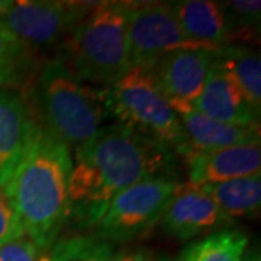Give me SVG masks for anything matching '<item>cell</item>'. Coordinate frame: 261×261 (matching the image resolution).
Segmentation results:
<instances>
[{
	"instance_id": "cell-1",
	"label": "cell",
	"mask_w": 261,
	"mask_h": 261,
	"mask_svg": "<svg viewBox=\"0 0 261 261\" xmlns=\"http://www.w3.org/2000/svg\"><path fill=\"white\" fill-rule=\"evenodd\" d=\"M176 171L173 151L126 125H105L75 149L68 221L77 228L93 229L123 190L147 178L174 177Z\"/></svg>"
},
{
	"instance_id": "cell-2",
	"label": "cell",
	"mask_w": 261,
	"mask_h": 261,
	"mask_svg": "<svg viewBox=\"0 0 261 261\" xmlns=\"http://www.w3.org/2000/svg\"><path fill=\"white\" fill-rule=\"evenodd\" d=\"M70 149L41 126L31 147L3 186L23 232L41 251L57 241L68 222Z\"/></svg>"
},
{
	"instance_id": "cell-3",
	"label": "cell",
	"mask_w": 261,
	"mask_h": 261,
	"mask_svg": "<svg viewBox=\"0 0 261 261\" xmlns=\"http://www.w3.org/2000/svg\"><path fill=\"white\" fill-rule=\"evenodd\" d=\"M29 108L38 125L68 149H79L109 116L106 89L77 80L57 57L45 61L31 87Z\"/></svg>"
},
{
	"instance_id": "cell-4",
	"label": "cell",
	"mask_w": 261,
	"mask_h": 261,
	"mask_svg": "<svg viewBox=\"0 0 261 261\" xmlns=\"http://www.w3.org/2000/svg\"><path fill=\"white\" fill-rule=\"evenodd\" d=\"M130 2H99L60 45L58 58L83 83L111 87L129 73Z\"/></svg>"
},
{
	"instance_id": "cell-5",
	"label": "cell",
	"mask_w": 261,
	"mask_h": 261,
	"mask_svg": "<svg viewBox=\"0 0 261 261\" xmlns=\"http://www.w3.org/2000/svg\"><path fill=\"white\" fill-rule=\"evenodd\" d=\"M106 108L118 123L185 157L186 138L180 116L171 109L151 73L130 68L118 83L106 87Z\"/></svg>"
},
{
	"instance_id": "cell-6",
	"label": "cell",
	"mask_w": 261,
	"mask_h": 261,
	"mask_svg": "<svg viewBox=\"0 0 261 261\" xmlns=\"http://www.w3.org/2000/svg\"><path fill=\"white\" fill-rule=\"evenodd\" d=\"M94 3L22 0L0 2V25L34 56L60 48Z\"/></svg>"
},
{
	"instance_id": "cell-7",
	"label": "cell",
	"mask_w": 261,
	"mask_h": 261,
	"mask_svg": "<svg viewBox=\"0 0 261 261\" xmlns=\"http://www.w3.org/2000/svg\"><path fill=\"white\" fill-rule=\"evenodd\" d=\"M181 183L174 177H154L128 187L109 203L92 235L106 243H126L148 233L163 215Z\"/></svg>"
},
{
	"instance_id": "cell-8",
	"label": "cell",
	"mask_w": 261,
	"mask_h": 261,
	"mask_svg": "<svg viewBox=\"0 0 261 261\" xmlns=\"http://www.w3.org/2000/svg\"><path fill=\"white\" fill-rule=\"evenodd\" d=\"M126 42L130 68L151 73L163 57L183 48H203L192 42L178 25L173 3L130 2Z\"/></svg>"
},
{
	"instance_id": "cell-9",
	"label": "cell",
	"mask_w": 261,
	"mask_h": 261,
	"mask_svg": "<svg viewBox=\"0 0 261 261\" xmlns=\"http://www.w3.org/2000/svg\"><path fill=\"white\" fill-rule=\"evenodd\" d=\"M218 51L207 48H183L163 57L151 74L171 109L178 116L193 111L209 68Z\"/></svg>"
},
{
	"instance_id": "cell-10",
	"label": "cell",
	"mask_w": 261,
	"mask_h": 261,
	"mask_svg": "<svg viewBox=\"0 0 261 261\" xmlns=\"http://www.w3.org/2000/svg\"><path fill=\"white\" fill-rule=\"evenodd\" d=\"M38 128L28 100L16 92L0 89V187L27 154Z\"/></svg>"
},
{
	"instance_id": "cell-11",
	"label": "cell",
	"mask_w": 261,
	"mask_h": 261,
	"mask_svg": "<svg viewBox=\"0 0 261 261\" xmlns=\"http://www.w3.org/2000/svg\"><path fill=\"white\" fill-rule=\"evenodd\" d=\"M193 111L225 123L260 126L258 115L244 99L241 90L219 56H216L209 68L203 90L193 103Z\"/></svg>"
},
{
	"instance_id": "cell-12",
	"label": "cell",
	"mask_w": 261,
	"mask_h": 261,
	"mask_svg": "<svg viewBox=\"0 0 261 261\" xmlns=\"http://www.w3.org/2000/svg\"><path fill=\"white\" fill-rule=\"evenodd\" d=\"M160 222L164 232L177 240L195 238L214 228L229 225L205 189L192 183H181Z\"/></svg>"
},
{
	"instance_id": "cell-13",
	"label": "cell",
	"mask_w": 261,
	"mask_h": 261,
	"mask_svg": "<svg viewBox=\"0 0 261 261\" xmlns=\"http://www.w3.org/2000/svg\"><path fill=\"white\" fill-rule=\"evenodd\" d=\"M186 160L189 183L203 186L258 174L261 168L260 142L244 144L209 152H196Z\"/></svg>"
},
{
	"instance_id": "cell-14",
	"label": "cell",
	"mask_w": 261,
	"mask_h": 261,
	"mask_svg": "<svg viewBox=\"0 0 261 261\" xmlns=\"http://www.w3.org/2000/svg\"><path fill=\"white\" fill-rule=\"evenodd\" d=\"M180 122L186 138V154L183 159L196 152H209L251 142H260V126H240L211 119L202 113L181 115Z\"/></svg>"
},
{
	"instance_id": "cell-15",
	"label": "cell",
	"mask_w": 261,
	"mask_h": 261,
	"mask_svg": "<svg viewBox=\"0 0 261 261\" xmlns=\"http://www.w3.org/2000/svg\"><path fill=\"white\" fill-rule=\"evenodd\" d=\"M178 25L192 42L219 51L226 45L222 5L212 0H183L173 3Z\"/></svg>"
},
{
	"instance_id": "cell-16",
	"label": "cell",
	"mask_w": 261,
	"mask_h": 261,
	"mask_svg": "<svg viewBox=\"0 0 261 261\" xmlns=\"http://www.w3.org/2000/svg\"><path fill=\"white\" fill-rule=\"evenodd\" d=\"M207 195L214 199L219 212L231 224L235 218L257 215L261 206V176L226 180L222 183L203 185Z\"/></svg>"
},
{
	"instance_id": "cell-17",
	"label": "cell",
	"mask_w": 261,
	"mask_h": 261,
	"mask_svg": "<svg viewBox=\"0 0 261 261\" xmlns=\"http://www.w3.org/2000/svg\"><path fill=\"white\" fill-rule=\"evenodd\" d=\"M231 73L244 99L260 116L261 111V60L254 48L245 45H224L218 53Z\"/></svg>"
},
{
	"instance_id": "cell-18",
	"label": "cell",
	"mask_w": 261,
	"mask_h": 261,
	"mask_svg": "<svg viewBox=\"0 0 261 261\" xmlns=\"http://www.w3.org/2000/svg\"><path fill=\"white\" fill-rule=\"evenodd\" d=\"M248 238L240 229H225L187 245L177 261H245Z\"/></svg>"
},
{
	"instance_id": "cell-19",
	"label": "cell",
	"mask_w": 261,
	"mask_h": 261,
	"mask_svg": "<svg viewBox=\"0 0 261 261\" xmlns=\"http://www.w3.org/2000/svg\"><path fill=\"white\" fill-rule=\"evenodd\" d=\"M225 35L226 45L235 42H258L260 38V12L258 0H232L224 2Z\"/></svg>"
},
{
	"instance_id": "cell-20",
	"label": "cell",
	"mask_w": 261,
	"mask_h": 261,
	"mask_svg": "<svg viewBox=\"0 0 261 261\" xmlns=\"http://www.w3.org/2000/svg\"><path fill=\"white\" fill-rule=\"evenodd\" d=\"M113 255L112 244L94 235L63 238L41 254L39 261H109Z\"/></svg>"
},
{
	"instance_id": "cell-21",
	"label": "cell",
	"mask_w": 261,
	"mask_h": 261,
	"mask_svg": "<svg viewBox=\"0 0 261 261\" xmlns=\"http://www.w3.org/2000/svg\"><path fill=\"white\" fill-rule=\"evenodd\" d=\"M37 58L0 25V89L27 82Z\"/></svg>"
},
{
	"instance_id": "cell-22",
	"label": "cell",
	"mask_w": 261,
	"mask_h": 261,
	"mask_svg": "<svg viewBox=\"0 0 261 261\" xmlns=\"http://www.w3.org/2000/svg\"><path fill=\"white\" fill-rule=\"evenodd\" d=\"M25 237L22 224L3 187H0V247Z\"/></svg>"
},
{
	"instance_id": "cell-23",
	"label": "cell",
	"mask_w": 261,
	"mask_h": 261,
	"mask_svg": "<svg viewBox=\"0 0 261 261\" xmlns=\"http://www.w3.org/2000/svg\"><path fill=\"white\" fill-rule=\"evenodd\" d=\"M39 257L41 250L27 235L0 247V261H39Z\"/></svg>"
},
{
	"instance_id": "cell-24",
	"label": "cell",
	"mask_w": 261,
	"mask_h": 261,
	"mask_svg": "<svg viewBox=\"0 0 261 261\" xmlns=\"http://www.w3.org/2000/svg\"><path fill=\"white\" fill-rule=\"evenodd\" d=\"M154 252L148 248H132L116 252L109 261H154Z\"/></svg>"
},
{
	"instance_id": "cell-25",
	"label": "cell",
	"mask_w": 261,
	"mask_h": 261,
	"mask_svg": "<svg viewBox=\"0 0 261 261\" xmlns=\"http://www.w3.org/2000/svg\"><path fill=\"white\" fill-rule=\"evenodd\" d=\"M160 261H170L168 258H163V260H160Z\"/></svg>"
}]
</instances>
